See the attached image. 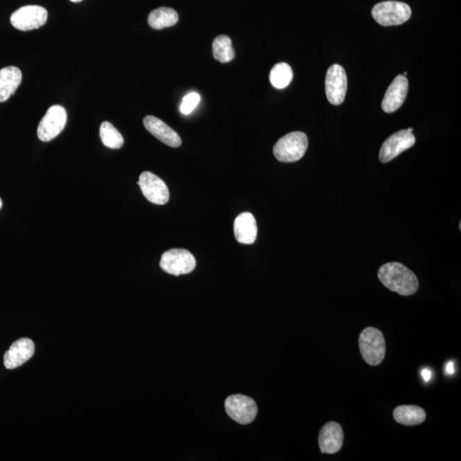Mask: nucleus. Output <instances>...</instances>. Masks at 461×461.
Instances as JSON below:
<instances>
[{
    "mask_svg": "<svg viewBox=\"0 0 461 461\" xmlns=\"http://www.w3.org/2000/svg\"><path fill=\"white\" fill-rule=\"evenodd\" d=\"M378 279L389 291L407 297L419 290L417 277L406 266L399 262H389L381 266L378 272Z\"/></svg>",
    "mask_w": 461,
    "mask_h": 461,
    "instance_id": "1",
    "label": "nucleus"
},
{
    "mask_svg": "<svg viewBox=\"0 0 461 461\" xmlns=\"http://www.w3.org/2000/svg\"><path fill=\"white\" fill-rule=\"evenodd\" d=\"M359 348L362 358L373 366L383 362L386 353V344L383 333L375 327H366L359 337Z\"/></svg>",
    "mask_w": 461,
    "mask_h": 461,
    "instance_id": "2",
    "label": "nucleus"
},
{
    "mask_svg": "<svg viewBox=\"0 0 461 461\" xmlns=\"http://www.w3.org/2000/svg\"><path fill=\"white\" fill-rule=\"evenodd\" d=\"M309 147V140L302 132L284 135L273 147V154L281 163H295L302 159Z\"/></svg>",
    "mask_w": 461,
    "mask_h": 461,
    "instance_id": "3",
    "label": "nucleus"
},
{
    "mask_svg": "<svg viewBox=\"0 0 461 461\" xmlns=\"http://www.w3.org/2000/svg\"><path fill=\"white\" fill-rule=\"evenodd\" d=\"M372 15L378 24L389 27L403 24L410 20L412 10L406 3L385 1L378 3L373 7Z\"/></svg>",
    "mask_w": 461,
    "mask_h": 461,
    "instance_id": "4",
    "label": "nucleus"
},
{
    "mask_svg": "<svg viewBox=\"0 0 461 461\" xmlns=\"http://www.w3.org/2000/svg\"><path fill=\"white\" fill-rule=\"evenodd\" d=\"M196 264L193 254L184 249L166 251L160 261V267L164 272L175 276L188 275L196 268Z\"/></svg>",
    "mask_w": 461,
    "mask_h": 461,
    "instance_id": "5",
    "label": "nucleus"
},
{
    "mask_svg": "<svg viewBox=\"0 0 461 461\" xmlns=\"http://www.w3.org/2000/svg\"><path fill=\"white\" fill-rule=\"evenodd\" d=\"M48 13L40 6H26L11 15L10 24L21 31L40 29L47 24Z\"/></svg>",
    "mask_w": 461,
    "mask_h": 461,
    "instance_id": "6",
    "label": "nucleus"
},
{
    "mask_svg": "<svg viewBox=\"0 0 461 461\" xmlns=\"http://www.w3.org/2000/svg\"><path fill=\"white\" fill-rule=\"evenodd\" d=\"M225 407L228 416L241 425H248L252 422L258 413L256 402L243 395L228 396L225 402Z\"/></svg>",
    "mask_w": 461,
    "mask_h": 461,
    "instance_id": "7",
    "label": "nucleus"
},
{
    "mask_svg": "<svg viewBox=\"0 0 461 461\" xmlns=\"http://www.w3.org/2000/svg\"><path fill=\"white\" fill-rule=\"evenodd\" d=\"M66 123L67 112L65 108L61 106L49 108L37 129L38 138L43 142L54 140L65 129Z\"/></svg>",
    "mask_w": 461,
    "mask_h": 461,
    "instance_id": "8",
    "label": "nucleus"
},
{
    "mask_svg": "<svg viewBox=\"0 0 461 461\" xmlns=\"http://www.w3.org/2000/svg\"><path fill=\"white\" fill-rule=\"evenodd\" d=\"M348 79L346 70L339 65L329 67L325 76V95L333 106H340L346 99Z\"/></svg>",
    "mask_w": 461,
    "mask_h": 461,
    "instance_id": "9",
    "label": "nucleus"
},
{
    "mask_svg": "<svg viewBox=\"0 0 461 461\" xmlns=\"http://www.w3.org/2000/svg\"><path fill=\"white\" fill-rule=\"evenodd\" d=\"M138 185L140 186L146 200L152 204L164 205L170 201V190L166 184L151 172H143L140 176Z\"/></svg>",
    "mask_w": 461,
    "mask_h": 461,
    "instance_id": "10",
    "label": "nucleus"
},
{
    "mask_svg": "<svg viewBox=\"0 0 461 461\" xmlns=\"http://www.w3.org/2000/svg\"><path fill=\"white\" fill-rule=\"evenodd\" d=\"M416 138L413 133L407 130H401L388 138L382 145L380 152L381 163L391 162L415 144Z\"/></svg>",
    "mask_w": 461,
    "mask_h": 461,
    "instance_id": "11",
    "label": "nucleus"
},
{
    "mask_svg": "<svg viewBox=\"0 0 461 461\" xmlns=\"http://www.w3.org/2000/svg\"><path fill=\"white\" fill-rule=\"evenodd\" d=\"M408 92V81L403 74L397 76L386 91L383 101H382V110L385 113H393L403 106L406 99Z\"/></svg>",
    "mask_w": 461,
    "mask_h": 461,
    "instance_id": "12",
    "label": "nucleus"
},
{
    "mask_svg": "<svg viewBox=\"0 0 461 461\" xmlns=\"http://www.w3.org/2000/svg\"><path fill=\"white\" fill-rule=\"evenodd\" d=\"M35 346L31 339H21L14 342L3 356L7 369H17L29 361L35 354Z\"/></svg>",
    "mask_w": 461,
    "mask_h": 461,
    "instance_id": "13",
    "label": "nucleus"
},
{
    "mask_svg": "<svg viewBox=\"0 0 461 461\" xmlns=\"http://www.w3.org/2000/svg\"><path fill=\"white\" fill-rule=\"evenodd\" d=\"M344 434L342 426L337 422H328L322 427L318 435V446L321 453L333 455L343 447Z\"/></svg>",
    "mask_w": 461,
    "mask_h": 461,
    "instance_id": "14",
    "label": "nucleus"
},
{
    "mask_svg": "<svg viewBox=\"0 0 461 461\" xmlns=\"http://www.w3.org/2000/svg\"><path fill=\"white\" fill-rule=\"evenodd\" d=\"M144 125L149 134L163 144L173 148L181 146L182 141L179 135L162 120L156 116L147 115L144 118Z\"/></svg>",
    "mask_w": 461,
    "mask_h": 461,
    "instance_id": "15",
    "label": "nucleus"
},
{
    "mask_svg": "<svg viewBox=\"0 0 461 461\" xmlns=\"http://www.w3.org/2000/svg\"><path fill=\"white\" fill-rule=\"evenodd\" d=\"M257 224L252 213H241L234 221L236 241L243 245H252L257 238Z\"/></svg>",
    "mask_w": 461,
    "mask_h": 461,
    "instance_id": "16",
    "label": "nucleus"
},
{
    "mask_svg": "<svg viewBox=\"0 0 461 461\" xmlns=\"http://www.w3.org/2000/svg\"><path fill=\"white\" fill-rule=\"evenodd\" d=\"M22 80V71L17 67L8 66L0 70V103L6 102L16 92Z\"/></svg>",
    "mask_w": 461,
    "mask_h": 461,
    "instance_id": "17",
    "label": "nucleus"
},
{
    "mask_svg": "<svg viewBox=\"0 0 461 461\" xmlns=\"http://www.w3.org/2000/svg\"><path fill=\"white\" fill-rule=\"evenodd\" d=\"M393 417L401 425L414 426L425 421L426 414L422 407L415 405H402L395 408Z\"/></svg>",
    "mask_w": 461,
    "mask_h": 461,
    "instance_id": "18",
    "label": "nucleus"
},
{
    "mask_svg": "<svg viewBox=\"0 0 461 461\" xmlns=\"http://www.w3.org/2000/svg\"><path fill=\"white\" fill-rule=\"evenodd\" d=\"M179 21V15L168 7L154 10L148 17V24L153 29L160 30L173 27Z\"/></svg>",
    "mask_w": 461,
    "mask_h": 461,
    "instance_id": "19",
    "label": "nucleus"
},
{
    "mask_svg": "<svg viewBox=\"0 0 461 461\" xmlns=\"http://www.w3.org/2000/svg\"><path fill=\"white\" fill-rule=\"evenodd\" d=\"M292 79H293V71L286 63H277L270 72V82L277 89L287 88Z\"/></svg>",
    "mask_w": 461,
    "mask_h": 461,
    "instance_id": "20",
    "label": "nucleus"
},
{
    "mask_svg": "<svg viewBox=\"0 0 461 461\" xmlns=\"http://www.w3.org/2000/svg\"><path fill=\"white\" fill-rule=\"evenodd\" d=\"M213 56L217 61L227 63L235 57L234 49L232 48V40L227 35L216 37L213 42Z\"/></svg>",
    "mask_w": 461,
    "mask_h": 461,
    "instance_id": "21",
    "label": "nucleus"
},
{
    "mask_svg": "<svg viewBox=\"0 0 461 461\" xmlns=\"http://www.w3.org/2000/svg\"><path fill=\"white\" fill-rule=\"evenodd\" d=\"M100 138L103 144L110 149H121L124 144V138L121 133L108 122H104L101 124Z\"/></svg>",
    "mask_w": 461,
    "mask_h": 461,
    "instance_id": "22",
    "label": "nucleus"
},
{
    "mask_svg": "<svg viewBox=\"0 0 461 461\" xmlns=\"http://www.w3.org/2000/svg\"><path fill=\"white\" fill-rule=\"evenodd\" d=\"M200 102V95L197 92L189 93L183 99V102L181 106V111L184 115H189L192 113L194 108L197 106L198 103Z\"/></svg>",
    "mask_w": 461,
    "mask_h": 461,
    "instance_id": "23",
    "label": "nucleus"
},
{
    "mask_svg": "<svg viewBox=\"0 0 461 461\" xmlns=\"http://www.w3.org/2000/svg\"><path fill=\"white\" fill-rule=\"evenodd\" d=\"M422 376L423 378V380L426 382H429L430 380V378H432V372L429 369H423L422 371Z\"/></svg>",
    "mask_w": 461,
    "mask_h": 461,
    "instance_id": "24",
    "label": "nucleus"
},
{
    "mask_svg": "<svg viewBox=\"0 0 461 461\" xmlns=\"http://www.w3.org/2000/svg\"><path fill=\"white\" fill-rule=\"evenodd\" d=\"M455 372V367H453V363L452 362H448L447 366H446V373L448 374H453Z\"/></svg>",
    "mask_w": 461,
    "mask_h": 461,
    "instance_id": "25",
    "label": "nucleus"
},
{
    "mask_svg": "<svg viewBox=\"0 0 461 461\" xmlns=\"http://www.w3.org/2000/svg\"><path fill=\"white\" fill-rule=\"evenodd\" d=\"M70 1H72L74 3H80L81 1H83V0H70Z\"/></svg>",
    "mask_w": 461,
    "mask_h": 461,
    "instance_id": "26",
    "label": "nucleus"
},
{
    "mask_svg": "<svg viewBox=\"0 0 461 461\" xmlns=\"http://www.w3.org/2000/svg\"><path fill=\"white\" fill-rule=\"evenodd\" d=\"M2 205H3V202H2V200H0V209H1V208H2Z\"/></svg>",
    "mask_w": 461,
    "mask_h": 461,
    "instance_id": "27",
    "label": "nucleus"
},
{
    "mask_svg": "<svg viewBox=\"0 0 461 461\" xmlns=\"http://www.w3.org/2000/svg\"><path fill=\"white\" fill-rule=\"evenodd\" d=\"M407 131H410V132L413 133L414 129H407Z\"/></svg>",
    "mask_w": 461,
    "mask_h": 461,
    "instance_id": "28",
    "label": "nucleus"
}]
</instances>
